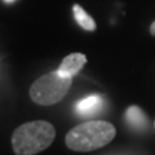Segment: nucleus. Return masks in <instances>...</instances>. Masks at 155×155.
<instances>
[{
	"mask_svg": "<svg viewBox=\"0 0 155 155\" xmlns=\"http://www.w3.org/2000/svg\"><path fill=\"white\" fill-rule=\"evenodd\" d=\"M56 138V129L47 120H34L19 125L12 134L16 155H35L49 147Z\"/></svg>",
	"mask_w": 155,
	"mask_h": 155,
	"instance_id": "f257e3e1",
	"label": "nucleus"
},
{
	"mask_svg": "<svg viewBox=\"0 0 155 155\" xmlns=\"http://www.w3.org/2000/svg\"><path fill=\"white\" fill-rule=\"evenodd\" d=\"M104 109V98L98 94H92L84 97L76 104V113L81 116H91L98 114Z\"/></svg>",
	"mask_w": 155,
	"mask_h": 155,
	"instance_id": "39448f33",
	"label": "nucleus"
},
{
	"mask_svg": "<svg viewBox=\"0 0 155 155\" xmlns=\"http://www.w3.org/2000/svg\"><path fill=\"white\" fill-rule=\"evenodd\" d=\"M85 64H87V57L83 53H71V54L64 58V61L61 62L60 67H58V71L62 75L72 78L83 69Z\"/></svg>",
	"mask_w": 155,
	"mask_h": 155,
	"instance_id": "20e7f679",
	"label": "nucleus"
},
{
	"mask_svg": "<svg viewBox=\"0 0 155 155\" xmlns=\"http://www.w3.org/2000/svg\"><path fill=\"white\" fill-rule=\"evenodd\" d=\"M125 119L129 127L134 130H145L149 125L147 116L138 107V106H130L125 113Z\"/></svg>",
	"mask_w": 155,
	"mask_h": 155,
	"instance_id": "423d86ee",
	"label": "nucleus"
},
{
	"mask_svg": "<svg viewBox=\"0 0 155 155\" xmlns=\"http://www.w3.org/2000/svg\"><path fill=\"white\" fill-rule=\"evenodd\" d=\"M150 32H151L153 35H155V21L151 23V26H150Z\"/></svg>",
	"mask_w": 155,
	"mask_h": 155,
	"instance_id": "6e6552de",
	"label": "nucleus"
},
{
	"mask_svg": "<svg viewBox=\"0 0 155 155\" xmlns=\"http://www.w3.org/2000/svg\"><path fill=\"white\" fill-rule=\"evenodd\" d=\"M4 2H5V3H8V4H12V3H14V2H16V0H4Z\"/></svg>",
	"mask_w": 155,
	"mask_h": 155,
	"instance_id": "1a4fd4ad",
	"label": "nucleus"
},
{
	"mask_svg": "<svg viewBox=\"0 0 155 155\" xmlns=\"http://www.w3.org/2000/svg\"><path fill=\"white\" fill-rule=\"evenodd\" d=\"M72 12H74L75 21L79 23V25L83 27L84 30H87V31H94L96 30V22H94V19L92 18L80 5L75 4V5L72 7Z\"/></svg>",
	"mask_w": 155,
	"mask_h": 155,
	"instance_id": "0eeeda50",
	"label": "nucleus"
},
{
	"mask_svg": "<svg viewBox=\"0 0 155 155\" xmlns=\"http://www.w3.org/2000/svg\"><path fill=\"white\" fill-rule=\"evenodd\" d=\"M72 83V78L62 75L60 71H52L40 76L30 88V98L38 105L51 106L64 100Z\"/></svg>",
	"mask_w": 155,
	"mask_h": 155,
	"instance_id": "7ed1b4c3",
	"label": "nucleus"
},
{
	"mask_svg": "<svg viewBox=\"0 0 155 155\" xmlns=\"http://www.w3.org/2000/svg\"><path fill=\"white\" fill-rule=\"evenodd\" d=\"M116 134L115 127L105 120H89L76 125L66 134L65 142L74 151H93L106 146Z\"/></svg>",
	"mask_w": 155,
	"mask_h": 155,
	"instance_id": "f03ea898",
	"label": "nucleus"
}]
</instances>
